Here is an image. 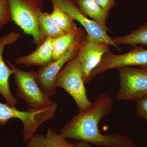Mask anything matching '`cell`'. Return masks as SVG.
Returning a JSON list of instances; mask_svg holds the SVG:
<instances>
[{"instance_id":"6da1fadb","label":"cell","mask_w":147,"mask_h":147,"mask_svg":"<svg viewBox=\"0 0 147 147\" xmlns=\"http://www.w3.org/2000/svg\"><path fill=\"white\" fill-rule=\"evenodd\" d=\"M112 98L99 94L89 108L79 113L65 125L60 133L67 139L88 142L102 147H136L133 140L124 134L115 132L102 134L98 128L100 121L110 115L113 108Z\"/></svg>"},{"instance_id":"7a4b0ae2","label":"cell","mask_w":147,"mask_h":147,"mask_svg":"<svg viewBox=\"0 0 147 147\" xmlns=\"http://www.w3.org/2000/svg\"><path fill=\"white\" fill-rule=\"evenodd\" d=\"M58 105L56 102L48 107L38 109L28 108L20 111L15 106L0 102V126H5L11 119H17L23 123L22 137L25 142L32 138L41 125L55 117Z\"/></svg>"},{"instance_id":"3957f363","label":"cell","mask_w":147,"mask_h":147,"mask_svg":"<svg viewBox=\"0 0 147 147\" xmlns=\"http://www.w3.org/2000/svg\"><path fill=\"white\" fill-rule=\"evenodd\" d=\"M11 19L24 33L31 36L38 46L45 40L40 30L38 17L43 12L44 0H8Z\"/></svg>"},{"instance_id":"277c9868","label":"cell","mask_w":147,"mask_h":147,"mask_svg":"<svg viewBox=\"0 0 147 147\" xmlns=\"http://www.w3.org/2000/svg\"><path fill=\"white\" fill-rule=\"evenodd\" d=\"M85 82L78 57H75L58 74L56 87L64 90L73 98L79 113L90 108L93 102L87 96Z\"/></svg>"},{"instance_id":"5b68a950","label":"cell","mask_w":147,"mask_h":147,"mask_svg":"<svg viewBox=\"0 0 147 147\" xmlns=\"http://www.w3.org/2000/svg\"><path fill=\"white\" fill-rule=\"evenodd\" d=\"M6 62L13 70L14 82L17 86L16 95L24 100L30 108H42L53 104L54 102L38 86L36 71H23L9 61Z\"/></svg>"},{"instance_id":"8992f818","label":"cell","mask_w":147,"mask_h":147,"mask_svg":"<svg viewBox=\"0 0 147 147\" xmlns=\"http://www.w3.org/2000/svg\"><path fill=\"white\" fill-rule=\"evenodd\" d=\"M86 34L84 30L79 28L75 41L68 51L62 57L36 71V77L41 90L49 97L56 94V79L65 64L77 56L79 47Z\"/></svg>"},{"instance_id":"52a82bcc","label":"cell","mask_w":147,"mask_h":147,"mask_svg":"<svg viewBox=\"0 0 147 147\" xmlns=\"http://www.w3.org/2000/svg\"><path fill=\"white\" fill-rule=\"evenodd\" d=\"M117 69L120 78L117 100L136 102L147 95V67H124Z\"/></svg>"},{"instance_id":"ba28073f","label":"cell","mask_w":147,"mask_h":147,"mask_svg":"<svg viewBox=\"0 0 147 147\" xmlns=\"http://www.w3.org/2000/svg\"><path fill=\"white\" fill-rule=\"evenodd\" d=\"M53 7L59 9L78 21L86 30L87 35L92 39L98 42L107 43L118 50L120 48L114 39L95 21L88 18L76 5L73 0H50Z\"/></svg>"},{"instance_id":"9c48e42d","label":"cell","mask_w":147,"mask_h":147,"mask_svg":"<svg viewBox=\"0 0 147 147\" xmlns=\"http://www.w3.org/2000/svg\"><path fill=\"white\" fill-rule=\"evenodd\" d=\"M147 66V49L136 46L127 53L115 55L110 52L105 54L90 76V82L97 75L113 69L124 67Z\"/></svg>"},{"instance_id":"30bf717a","label":"cell","mask_w":147,"mask_h":147,"mask_svg":"<svg viewBox=\"0 0 147 147\" xmlns=\"http://www.w3.org/2000/svg\"><path fill=\"white\" fill-rule=\"evenodd\" d=\"M110 46L107 43L95 41L86 35L77 55L85 83H89L92 72L98 65L102 57L110 53Z\"/></svg>"},{"instance_id":"8fae6325","label":"cell","mask_w":147,"mask_h":147,"mask_svg":"<svg viewBox=\"0 0 147 147\" xmlns=\"http://www.w3.org/2000/svg\"><path fill=\"white\" fill-rule=\"evenodd\" d=\"M20 33L12 31L0 37V94L10 106H15L17 100L11 91L9 80L13 70L3 59V51L6 45L17 42L21 36Z\"/></svg>"},{"instance_id":"7c38bea8","label":"cell","mask_w":147,"mask_h":147,"mask_svg":"<svg viewBox=\"0 0 147 147\" xmlns=\"http://www.w3.org/2000/svg\"><path fill=\"white\" fill-rule=\"evenodd\" d=\"M52 40V38H47L35 51L29 55L17 58L15 63L26 67H41L48 65L53 61Z\"/></svg>"},{"instance_id":"4fadbf2b","label":"cell","mask_w":147,"mask_h":147,"mask_svg":"<svg viewBox=\"0 0 147 147\" xmlns=\"http://www.w3.org/2000/svg\"><path fill=\"white\" fill-rule=\"evenodd\" d=\"M24 147H78L60 133L49 128L45 135L35 134Z\"/></svg>"},{"instance_id":"5bb4252c","label":"cell","mask_w":147,"mask_h":147,"mask_svg":"<svg viewBox=\"0 0 147 147\" xmlns=\"http://www.w3.org/2000/svg\"><path fill=\"white\" fill-rule=\"evenodd\" d=\"M73 1L86 16L95 21L107 32L110 31L106 24L109 16V12L103 10L95 0Z\"/></svg>"},{"instance_id":"9a60e30c","label":"cell","mask_w":147,"mask_h":147,"mask_svg":"<svg viewBox=\"0 0 147 147\" xmlns=\"http://www.w3.org/2000/svg\"><path fill=\"white\" fill-rule=\"evenodd\" d=\"M117 45L136 46L139 44L147 45V23H145L129 34L113 38Z\"/></svg>"},{"instance_id":"2e32d148","label":"cell","mask_w":147,"mask_h":147,"mask_svg":"<svg viewBox=\"0 0 147 147\" xmlns=\"http://www.w3.org/2000/svg\"><path fill=\"white\" fill-rule=\"evenodd\" d=\"M77 33H65L53 38L52 48L53 61L60 59L65 55L73 45Z\"/></svg>"},{"instance_id":"e0dca14e","label":"cell","mask_w":147,"mask_h":147,"mask_svg":"<svg viewBox=\"0 0 147 147\" xmlns=\"http://www.w3.org/2000/svg\"><path fill=\"white\" fill-rule=\"evenodd\" d=\"M50 16L54 23L65 33H77V28L74 20L63 11L57 7H53Z\"/></svg>"},{"instance_id":"ac0fdd59","label":"cell","mask_w":147,"mask_h":147,"mask_svg":"<svg viewBox=\"0 0 147 147\" xmlns=\"http://www.w3.org/2000/svg\"><path fill=\"white\" fill-rule=\"evenodd\" d=\"M38 25L40 33L45 39L47 37L55 38L65 33L56 25L50 13L47 12H42L40 14Z\"/></svg>"},{"instance_id":"d6986e66","label":"cell","mask_w":147,"mask_h":147,"mask_svg":"<svg viewBox=\"0 0 147 147\" xmlns=\"http://www.w3.org/2000/svg\"><path fill=\"white\" fill-rule=\"evenodd\" d=\"M12 21L8 0H0V30Z\"/></svg>"},{"instance_id":"ffe728a7","label":"cell","mask_w":147,"mask_h":147,"mask_svg":"<svg viewBox=\"0 0 147 147\" xmlns=\"http://www.w3.org/2000/svg\"><path fill=\"white\" fill-rule=\"evenodd\" d=\"M137 115L146 121L147 125V95L136 101Z\"/></svg>"},{"instance_id":"44dd1931","label":"cell","mask_w":147,"mask_h":147,"mask_svg":"<svg viewBox=\"0 0 147 147\" xmlns=\"http://www.w3.org/2000/svg\"><path fill=\"white\" fill-rule=\"evenodd\" d=\"M95 1L103 10L108 12L114 7L116 3V0H95Z\"/></svg>"},{"instance_id":"7402d4cb","label":"cell","mask_w":147,"mask_h":147,"mask_svg":"<svg viewBox=\"0 0 147 147\" xmlns=\"http://www.w3.org/2000/svg\"><path fill=\"white\" fill-rule=\"evenodd\" d=\"M76 144L78 147H93L90 143L83 141H78Z\"/></svg>"},{"instance_id":"603a6c76","label":"cell","mask_w":147,"mask_h":147,"mask_svg":"<svg viewBox=\"0 0 147 147\" xmlns=\"http://www.w3.org/2000/svg\"><path fill=\"white\" fill-rule=\"evenodd\" d=\"M146 67H147V66H146Z\"/></svg>"}]
</instances>
